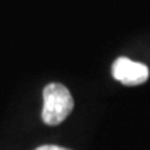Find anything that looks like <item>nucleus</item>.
<instances>
[{
    "label": "nucleus",
    "mask_w": 150,
    "mask_h": 150,
    "mask_svg": "<svg viewBox=\"0 0 150 150\" xmlns=\"http://www.w3.org/2000/svg\"><path fill=\"white\" fill-rule=\"evenodd\" d=\"M74 108V99L70 91L61 83H49L43 89L42 120L46 125H59Z\"/></svg>",
    "instance_id": "1"
},
{
    "label": "nucleus",
    "mask_w": 150,
    "mask_h": 150,
    "mask_svg": "<svg viewBox=\"0 0 150 150\" xmlns=\"http://www.w3.org/2000/svg\"><path fill=\"white\" fill-rule=\"evenodd\" d=\"M111 74L114 79L127 86H136L145 83L149 79V68L142 63H136L128 57H118L112 63Z\"/></svg>",
    "instance_id": "2"
},
{
    "label": "nucleus",
    "mask_w": 150,
    "mask_h": 150,
    "mask_svg": "<svg viewBox=\"0 0 150 150\" xmlns=\"http://www.w3.org/2000/svg\"><path fill=\"white\" fill-rule=\"evenodd\" d=\"M35 150H71V149H65V147L56 146V145H45V146H39Z\"/></svg>",
    "instance_id": "3"
}]
</instances>
